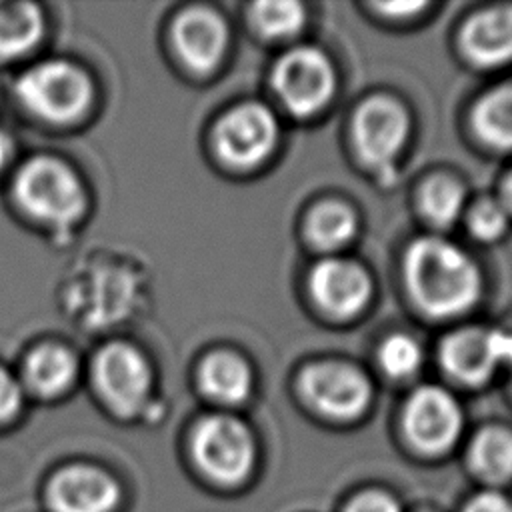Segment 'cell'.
Masks as SVG:
<instances>
[{
  "label": "cell",
  "instance_id": "cell-1",
  "mask_svg": "<svg viewBox=\"0 0 512 512\" xmlns=\"http://www.w3.org/2000/svg\"><path fill=\"white\" fill-rule=\"evenodd\" d=\"M404 276L416 304L436 318L456 316L480 296L476 264L442 238L416 240L406 252Z\"/></svg>",
  "mask_w": 512,
  "mask_h": 512
},
{
  "label": "cell",
  "instance_id": "cell-2",
  "mask_svg": "<svg viewBox=\"0 0 512 512\" xmlns=\"http://www.w3.org/2000/svg\"><path fill=\"white\" fill-rule=\"evenodd\" d=\"M14 198L34 220L52 228H68L80 220L86 194L76 172L62 160L36 156L20 166Z\"/></svg>",
  "mask_w": 512,
  "mask_h": 512
},
{
  "label": "cell",
  "instance_id": "cell-3",
  "mask_svg": "<svg viewBox=\"0 0 512 512\" xmlns=\"http://www.w3.org/2000/svg\"><path fill=\"white\" fill-rule=\"evenodd\" d=\"M16 96L34 116L66 124L82 116L92 102L86 72L66 60H46L28 68L16 80Z\"/></svg>",
  "mask_w": 512,
  "mask_h": 512
},
{
  "label": "cell",
  "instance_id": "cell-4",
  "mask_svg": "<svg viewBox=\"0 0 512 512\" xmlns=\"http://www.w3.org/2000/svg\"><path fill=\"white\" fill-rule=\"evenodd\" d=\"M92 376L102 400L120 416L144 410L152 390V370L144 354L126 342L102 346L92 364Z\"/></svg>",
  "mask_w": 512,
  "mask_h": 512
},
{
  "label": "cell",
  "instance_id": "cell-5",
  "mask_svg": "<svg viewBox=\"0 0 512 512\" xmlns=\"http://www.w3.org/2000/svg\"><path fill=\"white\" fill-rule=\"evenodd\" d=\"M192 454L210 478L218 482H238L252 468L254 440L240 420L210 416L194 430Z\"/></svg>",
  "mask_w": 512,
  "mask_h": 512
},
{
  "label": "cell",
  "instance_id": "cell-6",
  "mask_svg": "<svg viewBox=\"0 0 512 512\" xmlns=\"http://www.w3.org/2000/svg\"><path fill=\"white\" fill-rule=\"evenodd\" d=\"M274 90L284 106L298 116L318 112L334 92V70L326 54L302 46L286 52L274 66Z\"/></svg>",
  "mask_w": 512,
  "mask_h": 512
},
{
  "label": "cell",
  "instance_id": "cell-7",
  "mask_svg": "<svg viewBox=\"0 0 512 512\" xmlns=\"http://www.w3.org/2000/svg\"><path fill=\"white\" fill-rule=\"evenodd\" d=\"M306 400L324 416L356 418L370 402V382L354 366L342 362H320L308 366L300 378Z\"/></svg>",
  "mask_w": 512,
  "mask_h": 512
},
{
  "label": "cell",
  "instance_id": "cell-8",
  "mask_svg": "<svg viewBox=\"0 0 512 512\" xmlns=\"http://www.w3.org/2000/svg\"><path fill=\"white\" fill-rule=\"evenodd\" d=\"M406 110L388 96H374L366 100L352 124V134L360 156L380 172H386L408 136Z\"/></svg>",
  "mask_w": 512,
  "mask_h": 512
},
{
  "label": "cell",
  "instance_id": "cell-9",
  "mask_svg": "<svg viewBox=\"0 0 512 512\" xmlns=\"http://www.w3.org/2000/svg\"><path fill=\"white\" fill-rule=\"evenodd\" d=\"M276 138V118L258 102L236 106L216 128V144L224 160L244 168L264 160L272 152Z\"/></svg>",
  "mask_w": 512,
  "mask_h": 512
},
{
  "label": "cell",
  "instance_id": "cell-10",
  "mask_svg": "<svg viewBox=\"0 0 512 512\" xmlns=\"http://www.w3.org/2000/svg\"><path fill=\"white\" fill-rule=\"evenodd\" d=\"M404 428L420 450L442 452L458 438L462 412L452 394L436 386H426L408 400Z\"/></svg>",
  "mask_w": 512,
  "mask_h": 512
},
{
  "label": "cell",
  "instance_id": "cell-11",
  "mask_svg": "<svg viewBox=\"0 0 512 512\" xmlns=\"http://www.w3.org/2000/svg\"><path fill=\"white\" fill-rule=\"evenodd\" d=\"M310 290L316 302L332 316L348 318L370 298V278L362 266L342 258H328L314 266Z\"/></svg>",
  "mask_w": 512,
  "mask_h": 512
},
{
  "label": "cell",
  "instance_id": "cell-12",
  "mask_svg": "<svg viewBox=\"0 0 512 512\" xmlns=\"http://www.w3.org/2000/svg\"><path fill=\"white\" fill-rule=\"evenodd\" d=\"M118 496L116 482L92 466H68L54 476L48 488L54 512H110Z\"/></svg>",
  "mask_w": 512,
  "mask_h": 512
},
{
  "label": "cell",
  "instance_id": "cell-13",
  "mask_svg": "<svg viewBox=\"0 0 512 512\" xmlns=\"http://www.w3.org/2000/svg\"><path fill=\"white\" fill-rule=\"evenodd\" d=\"M172 38L178 56L188 68L208 72L224 54L226 26L216 12L196 6L176 18Z\"/></svg>",
  "mask_w": 512,
  "mask_h": 512
},
{
  "label": "cell",
  "instance_id": "cell-14",
  "mask_svg": "<svg viewBox=\"0 0 512 512\" xmlns=\"http://www.w3.org/2000/svg\"><path fill=\"white\" fill-rule=\"evenodd\" d=\"M440 360L456 380L482 384L502 364L500 332L482 328L458 330L442 342Z\"/></svg>",
  "mask_w": 512,
  "mask_h": 512
},
{
  "label": "cell",
  "instance_id": "cell-15",
  "mask_svg": "<svg viewBox=\"0 0 512 512\" xmlns=\"http://www.w3.org/2000/svg\"><path fill=\"white\" fill-rule=\"evenodd\" d=\"M462 48L480 66H500L512 60V6L476 12L464 24Z\"/></svg>",
  "mask_w": 512,
  "mask_h": 512
},
{
  "label": "cell",
  "instance_id": "cell-16",
  "mask_svg": "<svg viewBox=\"0 0 512 512\" xmlns=\"http://www.w3.org/2000/svg\"><path fill=\"white\" fill-rule=\"evenodd\" d=\"M78 374L76 356L60 344H40L30 350L22 366V382L38 396H58L70 388Z\"/></svg>",
  "mask_w": 512,
  "mask_h": 512
},
{
  "label": "cell",
  "instance_id": "cell-17",
  "mask_svg": "<svg viewBox=\"0 0 512 512\" xmlns=\"http://www.w3.org/2000/svg\"><path fill=\"white\" fill-rule=\"evenodd\" d=\"M202 390L224 404L242 402L252 390V372L248 364L232 352L210 354L200 368Z\"/></svg>",
  "mask_w": 512,
  "mask_h": 512
},
{
  "label": "cell",
  "instance_id": "cell-18",
  "mask_svg": "<svg viewBox=\"0 0 512 512\" xmlns=\"http://www.w3.org/2000/svg\"><path fill=\"white\" fill-rule=\"evenodd\" d=\"M44 32L36 4L0 0V58H16L32 50Z\"/></svg>",
  "mask_w": 512,
  "mask_h": 512
},
{
  "label": "cell",
  "instance_id": "cell-19",
  "mask_svg": "<svg viewBox=\"0 0 512 512\" xmlns=\"http://www.w3.org/2000/svg\"><path fill=\"white\" fill-rule=\"evenodd\" d=\"M472 122L486 144L512 148V82L484 94L474 108Z\"/></svg>",
  "mask_w": 512,
  "mask_h": 512
},
{
  "label": "cell",
  "instance_id": "cell-20",
  "mask_svg": "<svg viewBox=\"0 0 512 512\" xmlns=\"http://www.w3.org/2000/svg\"><path fill=\"white\" fill-rule=\"evenodd\" d=\"M472 468L488 480L502 482L512 476V434L500 428L482 430L470 446Z\"/></svg>",
  "mask_w": 512,
  "mask_h": 512
},
{
  "label": "cell",
  "instance_id": "cell-21",
  "mask_svg": "<svg viewBox=\"0 0 512 512\" xmlns=\"http://www.w3.org/2000/svg\"><path fill=\"white\" fill-rule=\"evenodd\" d=\"M356 232L354 212L338 202H326L312 210L308 218V236L320 248L334 250L344 246Z\"/></svg>",
  "mask_w": 512,
  "mask_h": 512
},
{
  "label": "cell",
  "instance_id": "cell-22",
  "mask_svg": "<svg viewBox=\"0 0 512 512\" xmlns=\"http://www.w3.org/2000/svg\"><path fill=\"white\" fill-rule=\"evenodd\" d=\"M464 190L458 180L450 176H436L426 182L420 194L422 214L438 228H448L462 212Z\"/></svg>",
  "mask_w": 512,
  "mask_h": 512
},
{
  "label": "cell",
  "instance_id": "cell-23",
  "mask_svg": "<svg viewBox=\"0 0 512 512\" xmlns=\"http://www.w3.org/2000/svg\"><path fill=\"white\" fill-rule=\"evenodd\" d=\"M252 22L268 38H286L304 24V8L298 2H258L252 8Z\"/></svg>",
  "mask_w": 512,
  "mask_h": 512
},
{
  "label": "cell",
  "instance_id": "cell-24",
  "mask_svg": "<svg viewBox=\"0 0 512 512\" xmlns=\"http://www.w3.org/2000/svg\"><path fill=\"white\" fill-rule=\"evenodd\" d=\"M378 360L388 376L408 378L418 370L422 354L412 338L404 334H394L380 346Z\"/></svg>",
  "mask_w": 512,
  "mask_h": 512
},
{
  "label": "cell",
  "instance_id": "cell-25",
  "mask_svg": "<svg viewBox=\"0 0 512 512\" xmlns=\"http://www.w3.org/2000/svg\"><path fill=\"white\" fill-rule=\"evenodd\" d=\"M468 226L476 238H480L484 242L496 240L498 236L504 234V230L508 226L506 206L500 204L498 200H482L480 204H476L472 208Z\"/></svg>",
  "mask_w": 512,
  "mask_h": 512
},
{
  "label": "cell",
  "instance_id": "cell-26",
  "mask_svg": "<svg viewBox=\"0 0 512 512\" xmlns=\"http://www.w3.org/2000/svg\"><path fill=\"white\" fill-rule=\"evenodd\" d=\"M22 406V384L0 366V422L10 420Z\"/></svg>",
  "mask_w": 512,
  "mask_h": 512
},
{
  "label": "cell",
  "instance_id": "cell-27",
  "mask_svg": "<svg viewBox=\"0 0 512 512\" xmlns=\"http://www.w3.org/2000/svg\"><path fill=\"white\" fill-rule=\"evenodd\" d=\"M348 512H400V508L388 494L366 492L352 500Z\"/></svg>",
  "mask_w": 512,
  "mask_h": 512
},
{
  "label": "cell",
  "instance_id": "cell-28",
  "mask_svg": "<svg viewBox=\"0 0 512 512\" xmlns=\"http://www.w3.org/2000/svg\"><path fill=\"white\" fill-rule=\"evenodd\" d=\"M466 512H512V504L494 492H486L476 496L468 506Z\"/></svg>",
  "mask_w": 512,
  "mask_h": 512
},
{
  "label": "cell",
  "instance_id": "cell-29",
  "mask_svg": "<svg viewBox=\"0 0 512 512\" xmlns=\"http://www.w3.org/2000/svg\"><path fill=\"white\" fill-rule=\"evenodd\" d=\"M426 4H412V2H406V4H380V10L388 12V14H398V16H404L406 12H418L420 8H424Z\"/></svg>",
  "mask_w": 512,
  "mask_h": 512
},
{
  "label": "cell",
  "instance_id": "cell-30",
  "mask_svg": "<svg viewBox=\"0 0 512 512\" xmlns=\"http://www.w3.org/2000/svg\"><path fill=\"white\" fill-rule=\"evenodd\" d=\"M500 356H502V364H510L512 368V334L500 332Z\"/></svg>",
  "mask_w": 512,
  "mask_h": 512
},
{
  "label": "cell",
  "instance_id": "cell-31",
  "mask_svg": "<svg viewBox=\"0 0 512 512\" xmlns=\"http://www.w3.org/2000/svg\"><path fill=\"white\" fill-rule=\"evenodd\" d=\"M504 192H506L508 206L512 208V174H510V176H508V180H506V188H504Z\"/></svg>",
  "mask_w": 512,
  "mask_h": 512
}]
</instances>
